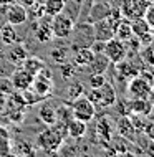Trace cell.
<instances>
[{
  "label": "cell",
  "instance_id": "cell-26",
  "mask_svg": "<svg viewBox=\"0 0 154 157\" xmlns=\"http://www.w3.org/2000/svg\"><path fill=\"white\" fill-rule=\"evenodd\" d=\"M50 60L55 65H61L68 60V50L66 48H53L50 52Z\"/></svg>",
  "mask_w": 154,
  "mask_h": 157
},
{
  "label": "cell",
  "instance_id": "cell-24",
  "mask_svg": "<svg viewBox=\"0 0 154 157\" xmlns=\"http://www.w3.org/2000/svg\"><path fill=\"white\" fill-rule=\"evenodd\" d=\"M45 13L50 17H55L58 13H63L65 10V0H43Z\"/></svg>",
  "mask_w": 154,
  "mask_h": 157
},
{
  "label": "cell",
  "instance_id": "cell-20",
  "mask_svg": "<svg viewBox=\"0 0 154 157\" xmlns=\"http://www.w3.org/2000/svg\"><path fill=\"white\" fill-rule=\"evenodd\" d=\"M114 36L119 38V40L126 41L129 40L132 36V30H131V20L124 18V17H121V18L116 22V28H114Z\"/></svg>",
  "mask_w": 154,
  "mask_h": 157
},
{
  "label": "cell",
  "instance_id": "cell-28",
  "mask_svg": "<svg viewBox=\"0 0 154 157\" xmlns=\"http://www.w3.org/2000/svg\"><path fill=\"white\" fill-rule=\"evenodd\" d=\"M141 60H143L144 65L149 66V68L154 66V43L144 46V50L141 52Z\"/></svg>",
  "mask_w": 154,
  "mask_h": 157
},
{
  "label": "cell",
  "instance_id": "cell-31",
  "mask_svg": "<svg viewBox=\"0 0 154 157\" xmlns=\"http://www.w3.org/2000/svg\"><path fill=\"white\" fill-rule=\"evenodd\" d=\"M105 83H106L105 73H91V76H89V79H88V86L89 88H100Z\"/></svg>",
  "mask_w": 154,
  "mask_h": 157
},
{
  "label": "cell",
  "instance_id": "cell-15",
  "mask_svg": "<svg viewBox=\"0 0 154 157\" xmlns=\"http://www.w3.org/2000/svg\"><path fill=\"white\" fill-rule=\"evenodd\" d=\"M38 117L46 126H53L55 122H58V109L51 103H45V104H41L40 111H38Z\"/></svg>",
  "mask_w": 154,
  "mask_h": 157
},
{
  "label": "cell",
  "instance_id": "cell-27",
  "mask_svg": "<svg viewBox=\"0 0 154 157\" xmlns=\"http://www.w3.org/2000/svg\"><path fill=\"white\" fill-rule=\"evenodd\" d=\"M15 154L18 155H33L35 149H33V144H30L28 141H18L15 144Z\"/></svg>",
  "mask_w": 154,
  "mask_h": 157
},
{
  "label": "cell",
  "instance_id": "cell-21",
  "mask_svg": "<svg viewBox=\"0 0 154 157\" xmlns=\"http://www.w3.org/2000/svg\"><path fill=\"white\" fill-rule=\"evenodd\" d=\"M118 134L123 136V137H126L128 141H132V139L138 136L134 126H132L131 121H129V116H123L121 119L118 121Z\"/></svg>",
  "mask_w": 154,
  "mask_h": 157
},
{
  "label": "cell",
  "instance_id": "cell-32",
  "mask_svg": "<svg viewBox=\"0 0 154 157\" xmlns=\"http://www.w3.org/2000/svg\"><path fill=\"white\" fill-rule=\"evenodd\" d=\"M32 7H35V13H33V17H35L37 20H40L45 13V5H43V0H35V2L32 3Z\"/></svg>",
  "mask_w": 154,
  "mask_h": 157
},
{
  "label": "cell",
  "instance_id": "cell-17",
  "mask_svg": "<svg viewBox=\"0 0 154 157\" xmlns=\"http://www.w3.org/2000/svg\"><path fill=\"white\" fill-rule=\"evenodd\" d=\"M96 132L100 136V141H103V146H108L111 137H113V124L108 117H101L100 122L96 124Z\"/></svg>",
  "mask_w": 154,
  "mask_h": 157
},
{
  "label": "cell",
  "instance_id": "cell-9",
  "mask_svg": "<svg viewBox=\"0 0 154 157\" xmlns=\"http://www.w3.org/2000/svg\"><path fill=\"white\" fill-rule=\"evenodd\" d=\"M28 20V12L27 7H23L22 3H10L7 5V12H5V22H8L10 25H23Z\"/></svg>",
  "mask_w": 154,
  "mask_h": 157
},
{
  "label": "cell",
  "instance_id": "cell-22",
  "mask_svg": "<svg viewBox=\"0 0 154 157\" xmlns=\"http://www.w3.org/2000/svg\"><path fill=\"white\" fill-rule=\"evenodd\" d=\"M108 66H109V60L105 53H95L91 63L88 65L91 73H105L108 70Z\"/></svg>",
  "mask_w": 154,
  "mask_h": 157
},
{
  "label": "cell",
  "instance_id": "cell-10",
  "mask_svg": "<svg viewBox=\"0 0 154 157\" xmlns=\"http://www.w3.org/2000/svg\"><path fill=\"white\" fill-rule=\"evenodd\" d=\"M10 83H12V86H14L17 91H22L23 93V91H27V90H32L33 75L28 73L27 70H23L22 66H18L14 73H12Z\"/></svg>",
  "mask_w": 154,
  "mask_h": 157
},
{
  "label": "cell",
  "instance_id": "cell-37",
  "mask_svg": "<svg viewBox=\"0 0 154 157\" xmlns=\"http://www.w3.org/2000/svg\"><path fill=\"white\" fill-rule=\"evenodd\" d=\"M148 2H149V3H154V0H148Z\"/></svg>",
  "mask_w": 154,
  "mask_h": 157
},
{
  "label": "cell",
  "instance_id": "cell-6",
  "mask_svg": "<svg viewBox=\"0 0 154 157\" xmlns=\"http://www.w3.org/2000/svg\"><path fill=\"white\" fill-rule=\"evenodd\" d=\"M114 28H116V20H113L109 15L93 22V32H95V40L98 41H108L114 36Z\"/></svg>",
  "mask_w": 154,
  "mask_h": 157
},
{
  "label": "cell",
  "instance_id": "cell-1",
  "mask_svg": "<svg viewBox=\"0 0 154 157\" xmlns=\"http://www.w3.org/2000/svg\"><path fill=\"white\" fill-rule=\"evenodd\" d=\"M63 141H65V134L60 132L57 129V126H48L45 131L38 132L35 144L40 151H43L45 154H58L60 149L63 146Z\"/></svg>",
  "mask_w": 154,
  "mask_h": 157
},
{
  "label": "cell",
  "instance_id": "cell-18",
  "mask_svg": "<svg viewBox=\"0 0 154 157\" xmlns=\"http://www.w3.org/2000/svg\"><path fill=\"white\" fill-rule=\"evenodd\" d=\"M33 33H35V38L38 43H43V45L55 38L50 23H35L33 25Z\"/></svg>",
  "mask_w": 154,
  "mask_h": 157
},
{
  "label": "cell",
  "instance_id": "cell-36",
  "mask_svg": "<svg viewBox=\"0 0 154 157\" xmlns=\"http://www.w3.org/2000/svg\"><path fill=\"white\" fill-rule=\"evenodd\" d=\"M14 2H17V0H0V5L7 7V5H10V3H14Z\"/></svg>",
  "mask_w": 154,
  "mask_h": 157
},
{
  "label": "cell",
  "instance_id": "cell-11",
  "mask_svg": "<svg viewBox=\"0 0 154 157\" xmlns=\"http://www.w3.org/2000/svg\"><path fill=\"white\" fill-rule=\"evenodd\" d=\"M98 93H100V101H98V106L101 108H111V106L116 104V90L111 83L106 81L103 86L98 88Z\"/></svg>",
  "mask_w": 154,
  "mask_h": 157
},
{
  "label": "cell",
  "instance_id": "cell-14",
  "mask_svg": "<svg viewBox=\"0 0 154 157\" xmlns=\"http://www.w3.org/2000/svg\"><path fill=\"white\" fill-rule=\"evenodd\" d=\"M116 73H118V78L119 79H131L134 76H138L141 71L136 68V65L129 60H123L116 63Z\"/></svg>",
  "mask_w": 154,
  "mask_h": 157
},
{
  "label": "cell",
  "instance_id": "cell-8",
  "mask_svg": "<svg viewBox=\"0 0 154 157\" xmlns=\"http://www.w3.org/2000/svg\"><path fill=\"white\" fill-rule=\"evenodd\" d=\"M126 106V116H129V114H138V116H149L152 111V103L149 101V98L146 99H143V98H131L129 101H126L124 103Z\"/></svg>",
  "mask_w": 154,
  "mask_h": 157
},
{
  "label": "cell",
  "instance_id": "cell-35",
  "mask_svg": "<svg viewBox=\"0 0 154 157\" xmlns=\"http://www.w3.org/2000/svg\"><path fill=\"white\" fill-rule=\"evenodd\" d=\"M33 2H35V0H18V3H22L23 7H32Z\"/></svg>",
  "mask_w": 154,
  "mask_h": 157
},
{
  "label": "cell",
  "instance_id": "cell-19",
  "mask_svg": "<svg viewBox=\"0 0 154 157\" xmlns=\"http://www.w3.org/2000/svg\"><path fill=\"white\" fill-rule=\"evenodd\" d=\"M0 40H2V43L7 45V46L14 45V43H18L20 38H18V35H17L14 25H10L8 22H5L2 27H0Z\"/></svg>",
  "mask_w": 154,
  "mask_h": 157
},
{
  "label": "cell",
  "instance_id": "cell-7",
  "mask_svg": "<svg viewBox=\"0 0 154 157\" xmlns=\"http://www.w3.org/2000/svg\"><path fill=\"white\" fill-rule=\"evenodd\" d=\"M51 32H53V36L55 38H70L71 36V32H73L75 28V22L73 18H70V17L63 15V13H58L53 17V20H51Z\"/></svg>",
  "mask_w": 154,
  "mask_h": 157
},
{
  "label": "cell",
  "instance_id": "cell-29",
  "mask_svg": "<svg viewBox=\"0 0 154 157\" xmlns=\"http://www.w3.org/2000/svg\"><path fill=\"white\" fill-rule=\"evenodd\" d=\"M83 91H85L83 84H81L80 81H73L70 86H68V98L73 101V99H76V98L83 96Z\"/></svg>",
  "mask_w": 154,
  "mask_h": 157
},
{
  "label": "cell",
  "instance_id": "cell-5",
  "mask_svg": "<svg viewBox=\"0 0 154 157\" xmlns=\"http://www.w3.org/2000/svg\"><path fill=\"white\" fill-rule=\"evenodd\" d=\"M151 3L148 0H121L119 3V12L121 15L128 20H134V18H141L146 13L148 7Z\"/></svg>",
  "mask_w": 154,
  "mask_h": 157
},
{
  "label": "cell",
  "instance_id": "cell-33",
  "mask_svg": "<svg viewBox=\"0 0 154 157\" xmlns=\"http://www.w3.org/2000/svg\"><path fill=\"white\" fill-rule=\"evenodd\" d=\"M143 134L148 137V141H154V121H146L143 127Z\"/></svg>",
  "mask_w": 154,
  "mask_h": 157
},
{
  "label": "cell",
  "instance_id": "cell-34",
  "mask_svg": "<svg viewBox=\"0 0 154 157\" xmlns=\"http://www.w3.org/2000/svg\"><path fill=\"white\" fill-rule=\"evenodd\" d=\"M144 20L148 22V25L151 27V30H154V3L148 7L146 13H144Z\"/></svg>",
  "mask_w": 154,
  "mask_h": 157
},
{
  "label": "cell",
  "instance_id": "cell-13",
  "mask_svg": "<svg viewBox=\"0 0 154 157\" xmlns=\"http://www.w3.org/2000/svg\"><path fill=\"white\" fill-rule=\"evenodd\" d=\"M66 132H68L70 137H73V139L85 137L86 132H88L86 122H83V121H80V119H76V117L71 116L70 119L66 121Z\"/></svg>",
  "mask_w": 154,
  "mask_h": 157
},
{
  "label": "cell",
  "instance_id": "cell-16",
  "mask_svg": "<svg viewBox=\"0 0 154 157\" xmlns=\"http://www.w3.org/2000/svg\"><path fill=\"white\" fill-rule=\"evenodd\" d=\"M28 56L27 50H25V46L18 45V43H14L10 45V50L7 52V60L12 63V65L15 66H20L23 63V60Z\"/></svg>",
  "mask_w": 154,
  "mask_h": 157
},
{
  "label": "cell",
  "instance_id": "cell-3",
  "mask_svg": "<svg viewBox=\"0 0 154 157\" xmlns=\"http://www.w3.org/2000/svg\"><path fill=\"white\" fill-rule=\"evenodd\" d=\"M152 86H154L152 79H149L139 73L138 76L129 79L128 93H129V98H143V99H146V98H151Z\"/></svg>",
  "mask_w": 154,
  "mask_h": 157
},
{
  "label": "cell",
  "instance_id": "cell-2",
  "mask_svg": "<svg viewBox=\"0 0 154 157\" xmlns=\"http://www.w3.org/2000/svg\"><path fill=\"white\" fill-rule=\"evenodd\" d=\"M70 111H71V116L73 117H76V119H80V121H83L88 124V122L93 121V117H95L96 108L86 96H80V98H76V99L71 101Z\"/></svg>",
  "mask_w": 154,
  "mask_h": 157
},
{
  "label": "cell",
  "instance_id": "cell-25",
  "mask_svg": "<svg viewBox=\"0 0 154 157\" xmlns=\"http://www.w3.org/2000/svg\"><path fill=\"white\" fill-rule=\"evenodd\" d=\"M131 30H132V35L139 38L141 35H144V33H148L151 30V27H149L148 22L144 20V17H141V18L131 20Z\"/></svg>",
  "mask_w": 154,
  "mask_h": 157
},
{
  "label": "cell",
  "instance_id": "cell-4",
  "mask_svg": "<svg viewBox=\"0 0 154 157\" xmlns=\"http://www.w3.org/2000/svg\"><path fill=\"white\" fill-rule=\"evenodd\" d=\"M103 53L108 56L109 63L116 65V63L123 61L128 58V48H126V43L119 38L113 36L111 40L105 41V48H103Z\"/></svg>",
  "mask_w": 154,
  "mask_h": 157
},
{
  "label": "cell",
  "instance_id": "cell-12",
  "mask_svg": "<svg viewBox=\"0 0 154 157\" xmlns=\"http://www.w3.org/2000/svg\"><path fill=\"white\" fill-rule=\"evenodd\" d=\"M73 50V63L75 66H88L91 63L95 52L89 46H75Z\"/></svg>",
  "mask_w": 154,
  "mask_h": 157
},
{
  "label": "cell",
  "instance_id": "cell-30",
  "mask_svg": "<svg viewBox=\"0 0 154 157\" xmlns=\"http://www.w3.org/2000/svg\"><path fill=\"white\" fill-rule=\"evenodd\" d=\"M60 66V75H61V78H65V79H70V78H73L75 76V63H61V65H58Z\"/></svg>",
  "mask_w": 154,
  "mask_h": 157
},
{
  "label": "cell",
  "instance_id": "cell-23",
  "mask_svg": "<svg viewBox=\"0 0 154 157\" xmlns=\"http://www.w3.org/2000/svg\"><path fill=\"white\" fill-rule=\"evenodd\" d=\"M20 66H22L23 70H27L28 73H32L33 76H35V75H38V73H40V71L45 68L43 61H41L40 58H37V56H27Z\"/></svg>",
  "mask_w": 154,
  "mask_h": 157
}]
</instances>
